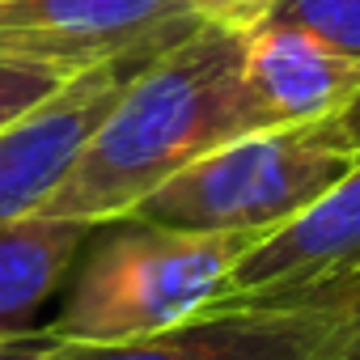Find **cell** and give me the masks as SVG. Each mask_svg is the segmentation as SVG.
Returning a JSON list of instances; mask_svg holds the SVG:
<instances>
[{"label": "cell", "instance_id": "6da1fadb", "mask_svg": "<svg viewBox=\"0 0 360 360\" xmlns=\"http://www.w3.org/2000/svg\"><path fill=\"white\" fill-rule=\"evenodd\" d=\"M250 131L263 127L246 98V30L200 26L127 81L39 212L85 225L131 217L178 169Z\"/></svg>", "mask_w": 360, "mask_h": 360}, {"label": "cell", "instance_id": "7a4b0ae2", "mask_svg": "<svg viewBox=\"0 0 360 360\" xmlns=\"http://www.w3.org/2000/svg\"><path fill=\"white\" fill-rule=\"evenodd\" d=\"M250 242L259 238L178 233L136 217L106 221L89 233L64 305L43 330L60 343H123L183 326L221 301Z\"/></svg>", "mask_w": 360, "mask_h": 360}, {"label": "cell", "instance_id": "3957f363", "mask_svg": "<svg viewBox=\"0 0 360 360\" xmlns=\"http://www.w3.org/2000/svg\"><path fill=\"white\" fill-rule=\"evenodd\" d=\"M360 153L347 148L330 119L238 136L161 183L131 217L178 233L263 238L305 212Z\"/></svg>", "mask_w": 360, "mask_h": 360}, {"label": "cell", "instance_id": "277c9868", "mask_svg": "<svg viewBox=\"0 0 360 360\" xmlns=\"http://www.w3.org/2000/svg\"><path fill=\"white\" fill-rule=\"evenodd\" d=\"M360 322V280L297 301H225L200 318L123 343H60L47 360H314Z\"/></svg>", "mask_w": 360, "mask_h": 360}, {"label": "cell", "instance_id": "5b68a950", "mask_svg": "<svg viewBox=\"0 0 360 360\" xmlns=\"http://www.w3.org/2000/svg\"><path fill=\"white\" fill-rule=\"evenodd\" d=\"M200 30L187 0H0V60L64 81L144 68Z\"/></svg>", "mask_w": 360, "mask_h": 360}, {"label": "cell", "instance_id": "8992f818", "mask_svg": "<svg viewBox=\"0 0 360 360\" xmlns=\"http://www.w3.org/2000/svg\"><path fill=\"white\" fill-rule=\"evenodd\" d=\"M360 276V157L352 169L233 263L225 301H297Z\"/></svg>", "mask_w": 360, "mask_h": 360}, {"label": "cell", "instance_id": "52a82bcc", "mask_svg": "<svg viewBox=\"0 0 360 360\" xmlns=\"http://www.w3.org/2000/svg\"><path fill=\"white\" fill-rule=\"evenodd\" d=\"M140 68H98L72 77L56 98L0 131V229L34 217L77 161L81 144L119 102Z\"/></svg>", "mask_w": 360, "mask_h": 360}, {"label": "cell", "instance_id": "ba28073f", "mask_svg": "<svg viewBox=\"0 0 360 360\" xmlns=\"http://www.w3.org/2000/svg\"><path fill=\"white\" fill-rule=\"evenodd\" d=\"M360 94V60L284 26L246 30V98L263 131L335 119Z\"/></svg>", "mask_w": 360, "mask_h": 360}, {"label": "cell", "instance_id": "9c48e42d", "mask_svg": "<svg viewBox=\"0 0 360 360\" xmlns=\"http://www.w3.org/2000/svg\"><path fill=\"white\" fill-rule=\"evenodd\" d=\"M94 229L98 225L43 212L0 229V339H22L39 330L43 305L64 288Z\"/></svg>", "mask_w": 360, "mask_h": 360}, {"label": "cell", "instance_id": "30bf717a", "mask_svg": "<svg viewBox=\"0 0 360 360\" xmlns=\"http://www.w3.org/2000/svg\"><path fill=\"white\" fill-rule=\"evenodd\" d=\"M259 26H284L360 60V0H271Z\"/></svg>", "mask_w": 360, "mask_h": 360}, {"label": "cell", "instance_id": "8fae6325", "mask_svg": "<svg viewBox=\"0 0 360 360\" xmlns=\"http://www.w3.org/2000/svg\"><path fill=\"white\" fill-rule=\"evenodd\" d=\"M68 81L47 72V68H26V64H5L0 60V131L39 110L47 98H56Z\"/></svg>", "mask_w": 360, "mask_h": 360}, {"label": "cell", "instance_id": "7c38bea8", "mask_svg": "<svg viewBox=\"0 0 360 360\" xmlns=\"http://www.w3.org/2000/svg\"><path fill=\"white\" fill-rule=\"evenodd\" d=\"M187 9L195 13L200 26H225V30H255L271 0H187Z\"/></svg>", "mask_w": 360, "mask_h": 360}, {"label": "cell", "instance_id": "4fadbf2b", "mask_svg": "<svg viewBox=\"0 0 360 360\" xmlns=\"http://www.w3.org/2000/svg\"><path fill=\"white\" fill-rule=\"evenodd\" d=\"M51 347L56 339L39 326L34 335H22V339H0V360H47Z\"/></svg>", "mask_w": 360, "mask_h": 360}, {"label": "cell", "instance_id": "5bb4252c", "mask_svg": "<svg viewBox=\"0 0 360 360\" xmlns=\"http://www.w3.org/2000/svg\"><path fill=\"white\" fill-rule=\"evenodd\" d=\"M330 127H335V136H339L347 148H356V153H360V94H356V98H352L335 119H330Z\"/></svg>", "mask_w": 360, "mask_h": 360}, {"label": "cell", "instance_id": "9a60e30c", "mask_svg": "<svg viewBox=\"0 0 360 360\" xmlns=\"http://www.w3.org/2000/svg\"><path fill=\"white\" fill-rule=\"evenodd\" d=\"M314 360H360V322H356V330H352L347 339H339L335 347H326V352H318Z\"/></svg>", "mask_w": 360, "mask_h": 360}, {"label": "cell", "instance_id": "2e32d148", "mask_svg": "<svg viewBox=\"0 0 360 360\" xmlns=\"http://www.w3.org/2000/svg\"><path fill=\"white\" fill-rule=\"evenodd\" d=\"M356 280H360V276H356Z\"/></svg>", "mask_w": 360, "mask_h": 360}]
</instances>
